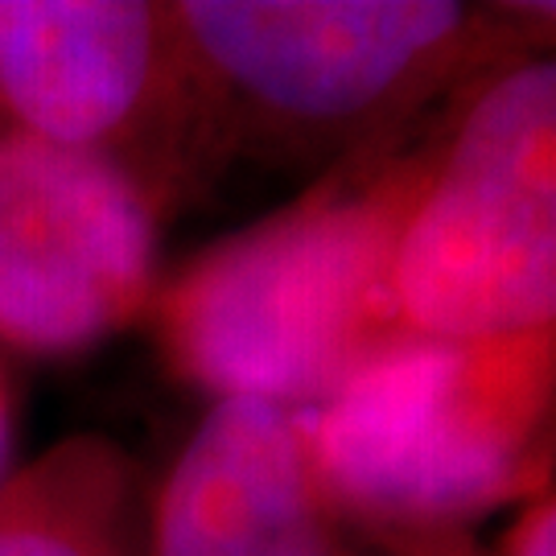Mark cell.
<instances>
[{
    "label": "cell",
    "instance_id": "1",
    "mask_svg": "<svg viewBox=\"0 0 556 556\" xmlns=\"http://www.w3.org/2000/svg\"><path fill=\"white\" fill-rule=\"evenodd\" d=\"M429 144L355 153L285 211L165 273L149 330L169 376L215 400L305 413L358 363L408 334L396 248L429 169Z\"/></svg>",
    "mask_w": 556,
    "mask_h": 556
},
{
    "label": "cell",
    "instance_id": "2",
    "mask_svg": "<svg viewBox=\"0 0 556 556\" xmlns=\"http://www.w3.org/2000/svg\"><path fill=\"white\" fill-rule=\"evenodd\" d=\"M334 516L433 540L523 498L556 470V326L516 338L400 334L301 413Z\"/></svg>",
    "mask_w": 556,
    "mask_h": 556
},
{
    "label": "cell",
    "instance_id": "3",
    "mask_svg": "<svg viewBox=\"0 0 556 556\" xmlns=\"http://www.w3.org/2000/svg\"><path fill=\"white\" fill-rule=\"evenodd\" d=\"M174 17L211 157L367 153L450 83L523 59L503 4L181 0Z\"/></svg>",
    "mask_w": 556,
    "mask_h": 556
},
{
    "label": "cell",
    "instance_id": "4",
    "mask_svg": "<svg viewBox=\"0 0 556 556\" xmlns=\"http://www.w3.org/2000/svg\"><path fill=\"white\" fill-rule=\"evenodd\" d=\"M396 305L429 338L556 326V54L491 66L441 128L396 248Z\"/></svg>",
    "mask_w": 556,
    "mask_h": 556
},
{
    "label": "cell",
    "instance_id": "5",
    "mask_svg": "<svg viewBox=\"0 0 556 556\" xmlns=\"http://www.w3.org/2000/svg\"><path fill=\"white\" fill-rule=\"evenodd\" d=\"M0 119L119 165L165 211L211 161L174 4L0 0Z\"/></svg>",
    "mask_w": 556,
    "mask_h": 556
},
{
    "label": "cell",
    "instance_id": "6",
    "mask_svg": "<svg viewBox=\"0 0 556 556\" xmlns=\"http://www.w3.org/2000/svg\"><path fill=\"white\" fill-rule=\"evenodd\" d=\"M161 215L119 165L0 119V346L75 358L144 321Z\"/></svg>",
    "mask_w": 556,
    "mask_h": 556
},
{
    "label": "cell",
    "instance_id": "7",
    "mask_svg": "<svg viewBox=\"0 0 556 556\" xmlns=\"http://www.w3.org/2000/svg\"><path fill=\"white\" fill-rule=\"evenodd\" d=\"M144 556H351L301 413L219 400L149 491Z\"/></svg>",
    "mask_w": 556,
    "mask_h": 556
},
{
    "label": "cell",
    "instance_id": "8",
    "mask_svg": "<svg viewBox=\"0 0 556 556\" xmlns=\"http://www.w3.org/2000/svg\"><path fill=\"white\" fill-rule=\"evenodd\" d=\"M149 486L112 438L79 433L0 482V556H144Z\"/></svg>",
    "mask_w": 556,
    "mask_h": 556
},
{
    "label": "cell",
    "instance_id": "9",
    "mask_svg": "<svg viewBox=\"0 0 556 556\" xmlns=\"http://www.w3.org/2000/svg\"><path fill=\"white\" fill-rule=\"evenodd\" d=\"M507 556H556V495H540L507 536Z\"/></svg>",
    "mask_w": 556,
    "mask_h": 556
},
{
    "label": "cell",
    "instance_id": "10",
    "mask_svg": "<svg viewBox=\"0 0 556 556\" xmlns=\"http://www.w3.org/2000/svg\"><path fill=\"white\" fill-rule=\"evenodd\" d=\"M13 429H17V392L13 376L0 358V482L9 478V454H13Z\"/></svg>",
    "mask_w": 556,
    "mask_h": 556
}]
</instances>
